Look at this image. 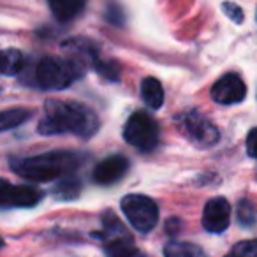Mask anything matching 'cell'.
I'll list each match as a JSON object with an SVG mask.
<instances>
[{"instance_id":"22","label":"cell","mask_w":257,"mask_h":257,"mask_svg":"<svg viewBox=\"0 0 257 257\" xmlns=\"http://www.w3.org/2000/svg\"><path fill=\"white\" fill-rule=\"evenodd\" d=\"M106 18L109 20V22H113L114 25H118V23L123 22V15H121L120 9H118V8L111 9V6H109V9L106 11Z\"/></svg>"},{"instance_id":"19","label":"cell","mask_w":257,"mask_h":257,"mask_svg":"<svg viewBox=\"0 0 257 257\" xmlns=\"http://www.w3.org/2000/svg\"><path fill=\"white\" fill-rule=\"evenodd\" d=\"M238 220L241 225H252L257 220L255 208L252 206L250 201H239L238 204Z\"/></svg>"},{"instance_id":"6","label":"cell","mask_w":257,"mask_h":257,"mask_svg":"<svg viewBox=\"0 0 257 257\" xmlns=\"http://www.w3.org/2000/svg\"><path fill=\"white\" fill-rule=\"evenodd\" d=\"M104 246L107 257H141V252L133 243V236L113 215L104 217Z\"/></svg>"},{"instance_id":"14","label":"cell","mask_w":257,"mask_h":257,"mask_svg":"<svg viewBox=\"0 0 257 257\" xmlns=\"http://www.w3.org/2000/svg\"><path fill=\"white\" fill-rule=\"evenodd\" d=\"M23 67V55L18 50L0 51V74H18Z\"/></svg>"},{"instance_id":"4","label":"cell","mask_w":257,"mask_h":257,"mask_svg":"<svg viewBox=\"0 0 257 257\" xmlns=\"http://www.w3.org/2000/svg\"><path fill=\"white\" fill-rule=\"evenodd\" d=\"M121 211L136 231L148 232L159 220V208L154 199L143 194H128L121 199Z\"/></svg>"},{"instance_id":"18","label":"cell","mask_w":257,"mask_h":257,"mask_svg":"<svg viewBox=\"0 0 257 257\" xmlns=\"http://www.w3.org/2000/svg\"><path fill=\"white\" fill-rule=\"evenodd\" d=\"M92 64H93V67L99 71V74L100 76H104V78H107V79H118L120 78V71H118V65H114L113 62H109V60H100L99 57H93L92 58Z\"/></svg>"},{"instance_id":"8","label":"cell","mask_w":257,"mask_h":257,"mask_svg":"<svg viewBox=\"0 0 257 257\" xmlns=\"http://www.w3.org/2000/svg\"><path fill=\"white\" fill-rule=\"evenodd\" d=\"M41 201V192L29 185H11L0 178V206L29 208Z\"/></svg>"},{"instance_id":"10","label":"cell","mask_w":257,"mask_h":257,"mask_svg":"<svg viewBox=\"0 0 257 257\" xmlns=\"http://www.w3.org/2000/svg\"><path fill=\"white\" fill-rule=\"evenodd\" d=\"M231 222V204L224 197H213L206 203L203 211V227L208 232H222Z\"/></svg>"},{"instance_id":"5","label":"cell","mask_w":257,"mask_h":257,"mask_svg":"<svg viewBox=\"0 0 257 257\" xmlns=\"http://www.w3.org/2000/svg\"><path fill=\"white\" fill-rule=\"evenodd\" d=\"M123 138L128 145L141 152H150L159 143L157 121L145 111H138L128 118L123 128Z\"/></svg>"},{"instance_id":"11","label":"cell","mask_w":257,"mask_h":257,"mask_svg":"<svg viewBox=\"0 0 257 257\" xmlns=\"http://www.w3.org/2000/svg\"><path fill=\"white\" fill-rule=\"evenodd\" d=\"M128 161L121 155H111L104 159L95 169H93V180L100 185H111L118 182L127 173Z\"/></svg>"},{"instance_id":"21","label":"cell","mask_w":257,"mask_h":257,"mask_svg":"<svg viewBox=\"0 0 257 257\" xmlns=\"http://www.w3.org/2000/svg\"><path fill=\"white\" fill-rule=\"evenodd\" d=\"M246 152H248L250 157L257 159V127L252 128L246 138Z\"/></svg>"},{"instance_id":"20","label":"cell","mask_w":257,"mask_h":257,"mask_svg":"<svg viewBox=\"0 0 257 257\" xmlns=\"http://www.w3.org/2000/svg\"><path fill=\"white\" fill-rule=\"evenodd\" d=\"M224 11H225V15H227L229 18L232 20V22L241 23L243 13H241V9H239L236 4H232V2H225V4H224Z\"/></svg>"},{"instance_id":"12","label":"cell","mask_w":257,"mask_h":257,"mask_svg":"<svg viewBox=\"0 0 257 257\" xmlns=\"http://www.w3.org/2000/svg\"><path fill=\"white\" fill-rule=\"evenodd\" d=\"M51 13L60 22H71L85 9L86 0H48Z\"/></svg>"},{"instance_id":"9","label":"cell","mask_w":257,"mask_h":257,"mask_svg":"<svg viewBox=\"0 0 257 257\" xmlns=\"http://www.w3.org/2000/svg\"><path fill=\"white\" fill-rule=\"evenodd\" d=\"M246 86L238 74H224L211 86V99L218 104H238L245 99Z\"/></svg>"},{"instance_id":"15","label":"cell","mask_w":257,"mask_h":257,"mask_svg":"<svg viewBox=\"0 0 257 257\" xmlns=\"http://www.w3.org/2000/svg\"><path fill=\"white\" fill-rule=\"evenodd\" d=\"M164 257H206V253L194 243L169 241L164 248Z\"/></svg>"},{"instance_id":"2","label":"cell","mask_w":257,"mask_h":257,"mask_svg":"<svg viewBox=\"0 0 257 257\" xmlns=\"http://www.w3.org/2000/svg\"><path fill=\"white\" fill-rule=\"evenodd\" d=\"M76 164H78L76 155L67 152H55V154H44L11 162L13 169L30 182H50L62 176L65 171L74 169Z\"/></svg>"},{"instance_id":"3","label":"cell","mask_w":257,"mask_h":257,"mask_svg":"<svg viewBox=\"0 0 257 257\" xmlns=\"http://www.w3.org/2000/svg\"><path fill=\"white\" fill-rule=\"evenodd\" d=\"M85 71V64L79 58H53L48 57L39 62L36 69V81L41 88L62 90L67 88Z\"/></svg>"},{"instance_id":"17","label":"cell","mask_w":257,"mask_h":257,"mask_svg":"<svg viewBox=\"0 0 257 257\" xmlns=\"http://www.w3.org/2000/svg\"><path fill=\"white\" fill-rule=\"evenodd\" d=\"M225 257H257V239H245L236 243Z\"/></svg>"},{"instance_id":"16","label":"cell","mask_w":257,"mask_h":257,"mask_svg":"<svg viewBox=\"0 0 257 257\" xmlns=\"http://www.w3.org/2000/svg\"><path fill=\"white\" fill-rule=\"evenodd\" d=\"M29 118H30V111L23 109V107L0 111V133L18 127V125H22L23 121H27Z\"/></svg>"},{"instance_id":"7","label":"cell","mask_w":257,"mask_h":257,"mask_svg":"<svg viewBox=\"0 0 257 257\" xmlns=\"http://www.w3.org/2000/svg\"><path fill=\"white\" fill-rule=\"evenodd\" d=\"M180 131L189 138L190 141H194L199 147H211L213 143H217L218 140V131L208 118H204L203 114L190 111V113H183L176 120Z\"/></svg>"},{"instance_id":"1","label":"cell","mask_w":257,"mask_h":257,"mask_svg":"<svg viewBox=\"0 0 257 257\" xmlns=\"http://www.w3.org/2000/svg\"><path fill=\"white\" fill-rule=\"evenodd\" d=\"M99 128V118L90 107L72 100H48L44 116L39 121V133L44 136L53 134H78L90 138Z\"/></svg>"},{"instance_id":"13","label":"cell","mask_w":257,"mask_h":257,"mask_svg":"<svg viewBox=\"0 0 257 257\" xmlns=\"http://www.w3.org/2000/svg\"><path fill=\"white\" fill-rule=\"evenodd\" d=\"M141 97L152 109H159L164 104V88L155 78H145L141 81Z\"/></svg>"},{"instance_id":"23","label":"cell","mask_w":257,"mask_h":257,"mask_svg":"<svg viewBox=\"0 0 257 257\" xmlns=\"http://www.w3.org/2000/svg\"><path fill=\"white\" fill-rule=\"evenodd\" d=\"M4 246V239H2V236H0V248Z\"/></svg>"}]
</instances>
